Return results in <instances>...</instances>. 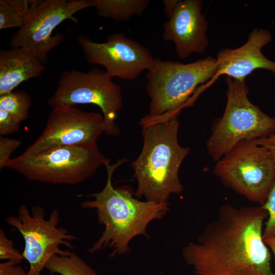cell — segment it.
<instances>
[{
    "instance_id": "obj_1",
    "label": "cell",
    "mask_w": 275,
    "mask_h": 275,
    "mask_svg": "<svg viewBox=\"0 0 275 275\" xmlns=\"http://www.w3.org/2000/svg\"><path fill=\"white\" fill-rule=\"evenodd\" d=\"M267 217L261 205H224L183 257L195 275H275L263 237Z\"/></svg>"
},
{
    "instance_id": "obj_2",
    "label": "cell",
    "mask_w": 275,
    "mask_h": 275,
    "mask_svg": "<svg viewBox=\"0 0 275 275\" xmlns=\"http://www.w3.org/2000/svg\"><path fill=\"white\" fill-rule=\"evenodd\" d=\"M127 161L126 158L120 159L112 165L107 160L104 164L107 173L104 187L88 196L93 200L80 204L82 208L94 209L99 223L104 227L100 237L88 250L90 253L106 248L112 250V257L128 253L132 239L139 235L147 237L149 223L161 219L169 210L168 203L141 201L133 198L129 187L113 186L114 171Z\"/></svg>"
},
{
    "instance_id": "obj_3",
    "label": "cell",
    "mask_w": 275,
    "mask_h": 275,
    "mask_svg": "<svg viewBox=\"0 0 275 275\" xmlns=\"http://www.w3.org/2000/svg\"><path fill=\"white\" fill-rule=\"evenodd\" d=\"M178 116L156 120L147 115L140 121L143 147L131 163L138 182L135 193L138 199L168 203L171 195H179L183 190L179 171L190 149L178 142Z\"/></svg>"
},
{
    "instance_id": "obj_4",
    "label": "cell",
    "mask_w": 275,
    "mask_h": 275,
    "mask_svg": "<svg viewBox=\"0 0 275 275\" xmlns=\"http://www.w3.org/2000/svg\"><path fill=\"white\" fill-rule=\"evenodd\" d=\"M217 69L216 59L209 56L183 64L155 58L146 73V90L151 99L149 113L153 119L166 120L178 116L194 102V95Z\"/></svg>"
},
{
    "instance_id": "obj_5",
    "label": "cell",
    "mask_w": 275,
    "mask_h": 275,
    "mask_svg": "<svg viewBox=\"0 0 275 275\" xmlns=\"http://www.w3.org/2000/svg\"><path fill=\"white\" fill-rule=\"evenodd\" d=\"M227 103L223 116L213 123L206 142L207 152L216 162L243 141L256 140L275 133V118L249 99L245 80L226 78Z\"/></svg>"
},
{
    "instance_id": "obj_6",
    "label": "cell",
    "mask_w": 275,
    "mask_h": 275,
    "mask_svg": "<svg viewBox=\"0 0 275 275\" xmlns=\"http://www.w3.org/2000/svg\"><path fill=\"white\" fill-rule=\"evenodd\" d=\"M97 144L60 146L11 158L7 168L28 179L46 183L75 185L92 176L108 160Z\"/></svg>"
},
{
    "instance_id": "obj_7",
    "label": "cell",
    "mask_w": 275,
    "mask_h": 275,
    "mask_svg": "<svg viewBox=\"0 0 275 275\" xmlns=\"http://www.w3.org/2000/svg\"><path fill=\"white\" fill-rule=\"evenodd\" d=\"M213 172L226 187L261 205L275 181V160L255 140L243 141L215 162Z\"/></svg>"
},
{
    "instance_id": "obj_8",
    "label": "cell",
    "mask_w": 275,
    "mask_h": 275,
    "mask_svg": "<svg viewBox=\"0 0 275 275\" xmlns=\"http://www.w3.org/2000/svg\"><path fill=\"white\" fill-rule=\"evenodd\" d=\"M123 101L120 86L105 70L94 68L88 72L76 69L63 71L47 103L52 107L87 104L97 105L103 113L104 132L116 136L120 130L115 119L122 107Z\"/></svg>"
},
{
    "instance_id": "obj_9",
    "label": "cell",
    "mask_w": 275,
    "mask_h": 275,
    "mask_svg": "<svg viewBox=\"0 0 275 275\" xmlns=\"http://www.w3.org/2000/svg\"><path fill=\"white\" fill-rule=\"evenodd\" d=\"M45 211L39 206L34 207L31 211L22 205L17 216L10 215L7 223L17 229L24 241L22 255L29 263L27 275H40V273L54 255L67 256L73 252L60 249L61 245L73 249L70 241L76 239L73 235L59 227L60 214L53 210L49 218L45 219Z\"/></svg>"
},
{
    "instance_id": "obj_10",
    "label": "cell",
    "mask_w": 275,
    "mask_h": 275,
    "mask_svg": "<svg viewBox=\"0 0 275 275\" xmlns=\"http://www.w3.org/2000/svg\"><path fill=\"white\" fill-rule=\"evenodd\" d=\"M92 7L91 0H44L36 8L31 9L23 23L10 38V48L23 47L33 52L44 64L48 54L61 44L63 34L52 36L55 28L64 21L76 22V12Z\"/></svg>"
},
{
    "instance_id": "obj_11",
    "label": "cell",
    "mask_w": 275,
    "mask_h": 275,
    "mask_svg": "<svg viewBox=\"0 0 275 275\" xmlns=\"http://www.w3.org/2000/svg\"><path fill=\"white\" fill-rule=\"evenodd\" d=\"M77 41L88 63L103 66L111 78L135 80L155 61L147 48L122 32L108 35L104 42L93 41L83 34L78 36Z\"/></svg>"
},
{
    "instance_id": "obj_12",
    "label": "cell",
    "mask_w": 275,
    "mask_h": 275,
    "mask_svg": "<svg viewBox=\"0 0 275 275\" xmlns=\"http://www.w3.org/2000/svg\"><path fill=\"white\" fill-rule=\"evenodd\" d=\"M103 117L74 106L52 107L39 137L22 153L31 155L60 146L97 144L104 132Z\"/></svg>"
},
{
    "instance_id": "obj_13",
    "label": "cell",
    "mask_w": 275,
    "mask_h": 275,
    "mask_svg": "<svg viewBox=\"0 0 275 275\" xmlns=\"http://www.w3.org/2000/svg\"><path fill=\"white\" fill-rule=\"evenodd\" d=\"M201 0H179L171 17L163 24L162 38L172 41L181 59L202 54L208 46V22L202 14Z\"/></svg>"
},
{
    "instance_id": "obj_14",
    "label": "cell",
    "mask_w": 275,
    "mask_h": 275,
    "mask_svg": "<svg viewBox=\"0 0 275 275\" xmlns=\"http://www.w3.org/2000/svg\"><path fill=\"white\" fill-rule=\"evenodd\" d=\"M271 40L269 31L255 28L250 33L247 41L243 45L235 49L224 48L219 50L215 58L216 72L202 86L203 89L222 75L235 79L245 80L256 69H265L275 74V62L267 58L262 52V48Z\"/></svg>"
},
{
    "instance_id": "obj_15",
    "label": "cell",
    "mask_w": 275,
    "mask_h": 275,
    "mask_svg": "<svg viewBox=\"0 0 275 275\" xmlns=\"http://www.w3.org/2000/svg\"><path fill=\"white\" fill-rule=\"evenodd\" d=\"M44 64L33 52L23 48L0 50V95L14 91L32 78L40 76Z\"/></svg>"
},
{
    "instance_id": "obj_16",
    "label": "cell",
    "mask_w": 275,
    "mask_h": 275,
    "mask_svg": "<svg viewBox=\"0 0 275 275\" xmlns=\"http://www.w3.org/2000/svg\"><path fill=\"white\" fill-rule=\"evenodd\" d=\"M91 1L99 16L117 21H128L134 15H142L150 3L149 0Z\"/></svg>"
},
{
    "instance_id": "obj_17",
    "label": "cell",
    "mask_w": 275,
    "mask_h": 275,
    "mask_svg": "<svg viewBox=\"0 0 275 275\" xmlns=\"http://www.w3.org/2000/svg\"><path fill=\"white\" fill-rule=\"evenodd\" d=\"M45 268L51 274L98 275L80 257L73 252L70 255H54L47 262Z\"/></svg>"
},
{
    "instance_id": "obj_18",
    "label": "cell",
    "mask_w": 275,
    "mask_h": 275,
    "mask_svg": "<svg viewBox=\"0 0 275 275\" xmlns=\"http://www.w3.org/2000/svg\"><path fill=\"white\" fill-rule=\"evenodd\" d=\"M31 9L30 0H0V30L19 29Z\"/></svg>"
},
{
    "instance_id": "obj_19",
    "label": "cell",
    "mask_w": 275,
    "mask_h": 275,
    "mask_svg": "<svg viewBox=\"0 0 275 275\" xmlns=\"http://www.w3.org/2000/svg\"><path fill=\"white\" fill-rule=\"evenodd\" d=\"M32 102L30 95L22 90L0 95V109L10 114L20 123L28 119Z\"/></svg>"
},
{
    "instance_id": "obj_20",
    "label": "cell",
    "mask_w": 275,
    "mask_h": 275,
    "mask_svg": "<svg viewBox=\"0 0 275 275\" xmlns=\"http://www.w3.org/2000/svg\"><path fill=\"white\" fill-rule=\"evenodd\" d=\"M268 214L263 231L264 240L275 237V181L264 203L261 205Z\"/></svg>"
},
{
    "instance_id": "obj_21",
    "label": "cell",
    "mask_w": 275,
    "mask_h": 275,
    "mask_svg": "<svg viewBox=\"0 0 275 275\" xmlns=\"http://www.w3.org/2000/svg\"><path fill=\"white\" fill-rule=\"evenodd\" d=\"M0 259L16 260L20 263L23 259L22 253L14 248L13 241L7 237L2 228L0 229Z\"/></svg>"
},
{
    "instance_id": "obj_22",
    "label": "cell",
    "mask_w": 275,
    "mask_h": 275,
    "mask_svg": "<svg viewBox=\"0 0 275 275\" xmlns=\"http://www.w3.org/2000/svg\"><path fill=\"white\" fill-rule=\"evenodd\" d=\"M21 145L17 139L0 136V169L7 168L11 155Z\"/></svg>"
},
{
    "instance_id": "obj_23",
    "label": "cell",
    "mask_w": 275,
    "mask_h": 275,
    "mask_svg": "<svg viewBox=\"0 0 275 275\" xmlns=\"http://www.w3.org/2000/svg\"><path fill=\"white\" fill-rule=\"evenodd\" d=\"M20 123L13 116L0 109V135L4 136L18 132Z\"/></svg>"
},
{
    "instance_id": "obj_24",
    "label": "cell",
    "mask_w": 275,
    "mask_h": 275,
    "mask_svg": "<svg viewBox=\"0 0 275 275\" xmlns=\"http://www.w3.org/2000/svg\"><path fill=\"white\" fill-rule=\"evenodd\" d=\"M16 260H7L0 263V275H27V272Z\"/></svg>"
},
{
    "instance_id": "obj_25",
    "label": "cell",
    "mask_w": 275,
    "mask_h": 275,
    "mask_svg": "<svg viewBox=\"0 0 275 275\" xmlns=\"http://www.w3.org/2000/svg\"><path fill=\"white\" fill-rule=\"evenodd\" d=\"M255 141L258 144L266 148L275 160V133Z\"/></svg>"
},
{
    "instance_id": "obj_26",
    "label": "cell",
    "mask_w": 275,
    "mask_h": 275,
    "mask_svg": "<svg viewBox=\"0 0 275 275\" xmlns=\"http://www.w3.org/2000/svg\"><path fill=\"white\" fill-rule=\"evenodd\" d=\"M179 0H164L163 11L165 15L169 19L172 15Z\"/></svg>"
},
{
    "instance_id": "obj_27",
    "label": "cell",
    "mask_w": 275,
    "mask_h": 275,
    "mask_svg": "<svg viewBox=\"0 0 275 275\" xmlns=\"http://www.w3.org/2000/svg\"><path fill=\"white\" fill-rule=\"evenodd\" d=\"M265 243L273 254L275 262V237L264 239Z\"/></svg>"
}]
</instances>
